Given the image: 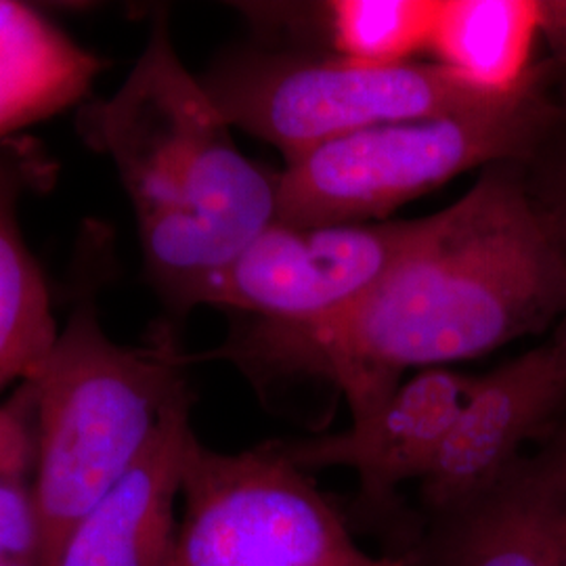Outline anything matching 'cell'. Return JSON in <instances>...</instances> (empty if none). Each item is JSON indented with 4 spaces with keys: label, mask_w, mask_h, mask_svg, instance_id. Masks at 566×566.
<instances>
[{
    "label": "cell",
    "mask_w": 566,
    "mask_h": 566,
    "mask_svg": "<svg viewBox=\"0 0 566 566\" xmlns=\"http://www.w3.org/2000/svg\"><path fill=\"white\" fill-rule=\"evenodd\" d=\"M565 313V259L521 166L491 164L338 315L306 325L243 317L196 361L235 365L269 403L304 385L327 386L357 422L385 407L407 371L483 357Z\"/></svg>",
    "instance_id": "1"
},
{
    "label": "cell",
    "mask_w": 566,
    "mask_h": 566,
    "mask_svg": "<svg viewBox=\"0 0 566 566\" xmlns=\"http://www.w3.org/2000/svg\"><path fill=\"white\" fill-rule=\"evenodd\" d=\"M82 142L107 156L139 227L147 277L189 313L210 275L277 221V172L243 156L172 44L166 11L118 91L81 105Z\"/></svg>",
    "instance_id": "2"
},
{
    "label": "cell",
    "mask_w": 566,
    "mask_h": 566,
    "mask_svg": "<svg viewBox=\"0 0 566 566\" xmlns=\"http://www.w3.org/2000/svg\"><path fill=\"white\" fill-rule=\"evenodd\" d=\"M187 355L170 325L149 343H114L99 322L95 294L82 292L57 344L32 378L36 385L41 566L55 565L82 516L120 481L189 392Z\"/></svg>",
    "instance_id": "3"
},
{
    "label": "cell",
    "mask_w": 566,
    "mask_h": 566,
    "mask_svg": "<svg viewBox=\"0 0 566 566\" xmlns=\"http://www.w3.org/2000/svg\"><path fill=\"white\" fill-rule=\"evenodd\" d=\"M556 109V76L510 102L322 143L277 172V221L369 223L479 166L521 163Z\"/></svg>",
    "instance_id": "4"
},
{
    "label": "cell",
    "mask_w": 566,
    "mask_h": 566,
    "mask_svg": "<svg viewBox=\"0 0 566 566\" xmlns=\"http://www.w3.org/2000/svg\"><path fill=\"white\" fill-rule=\"evenodd\" d=\"M200 81L231 128L277 147L285 163L374 126L458 114L531 93L491 97L434 61L369 67L266 44L231 49Z\"/></svg>",
    "instance_id": "5"
},
{
    "label": "cell",
    "mask_w": 566,
    "mask_h": 566,
    "mask_svg": "<svg viewBox=\"0 0 566 566\" xmlns=\"http://www.w3.org/2000/svg\"><path fill=\"white\" fill-rule=\"evenodd\" d=\"M172 566H413L371 554L350 521L277 441L221 453L193 434L182 460Z\"/></svg>",
    "instance_id": "6"
},
{
    "label": "cell",
    "mask_w": 566,
    "mask_h": 566,
    "mask_svg": "<svg viewBox=\"0 0 566 566\" xmlns=\"http://www.w3.org/2000/svg\"><path fill=\"white\" fill-rule=\"evenodd\" d=\"M426 219L392 223L273 221L191 298L269 324H317L359 301L424 231Z\"/></svg>",
    "instance_id": "7"
},
{
    "label": "cell",
    "mask_w": 566,
    "mask_h": 566,
    "mask_svg": "<svg viewBox=\"0 0 566 566\" xmlns=\"http://www.w3.org/2000/svg\"><path fill=\"white\" fill-rule=\"evenodd\" d=\"M474 380L447 367L424 369L405 380L385 407L340 432L277 439V446L304 472L353 470L359 481L353 521L382 533L388 554L403 556L416 544L422 518L405 512L399 489L428 476Z\"/></svg>",
    "instance_id": "8"
},
{
    "label": "cell",
    "mask_w": 566,
    "mask_h": 566,
    "mask_svg": "<svg viewBox=\"0 0 566 566\" xmlns=\"http://www.w3.org/2000/svg\"><path fill=\"white\" fill-rule=\"evenodd\" d=\"M565 413V365L552 343L476 378L420 483V516L443 514L485 493L525 458V446L547 441Z\"/></svg>",
    "instance_id": "9"
},
{
    "label": "cell",
    "mask_w": 566,
    "mask_h": 566,
    "mask_svg": "<svg viewBox=\"0 0 566 566\" xmlns=\"http://www.w3.org/2000/svg\"><path fill=\"white\" fill-rule=\"evenodd\" d=\"M407 554L413 566H566L563 495L546 446L474 500L422 518Z\"/></svg>",
    "instance_id": "10"
},
{
    "label": "cell",
    "mask_w": 566,
    "mask_h": 566,
    "mask_svg": "<svg viewBox=\"0 0 566 566\" xmlns=\"http://www.w3.org/2000/svg\"><path fill=\"white\" fill-rule=\"evenodd\" d=\"M193 392H185L102 500L70 531L53 566H172L181 497L182 460L196 434Z\"/></svg>",
    "instance_id": "11"
},
{
    "label": "cell",
    "mask_w": 566,
    "mask_h": 566,
    "mask_svg": "<svg viewBox=\"0 0 566 566\" xmlns=\"http://www.w3.org/2000/svg\"><path fill=\"white\" fill-rule=\"evenodd\" d=\"M53 177L39 143H0V403L41 371L60 338L49 285L20 221L23 196L46 189Z\"/></svg>",
    "instance_id": "12"
},
{
    "label": "cell",
    "mask_w": 566,
    "mask_h": 566,
    "mask_svg": "<svg viewBox=\"0 0 566 566\" xmlns=\"http://www.w3.org/2000/svg\"><path fill=\"white\" fill-rule=\"evenodd\" d=\"M107 65L41 9L0 0V143L81 105Z\"/></svg>",
    "instance_id": "13"
},
{
    "label": "cell",
    "mask_w": 566,
    "mask_h": 566,
    "mask_svg": "<svg viewBox=\"0 0 566 566\" xmlns=\"http://www.w3.org/2000/svg\"><path fill=\"white\" fill-rule=\"evenodd\" d=\"M539 44L542 0H441L428 51L462 81L507 99L554 76Z\"/></svg>",
    "instance_id": "14"
},
{
    "label": "cell",
    "mask_w": 566,
    "mask_h": 566,
    "mask_svg": "<svg viewBox=\"0 0 566 566\" xmlns=\"http://www.w3.org/2000/svg\"><path fill=\"white\" fill-rule=\"evenodd\" d=\"M441 0H332L304 4L303 25L324 30L334 57L369 67L428 51Z\"/></svg>",
    "instance_id": "15"
},
{
    "label": "cell",
    "mask_w": 566,
    "mask_h": 566,
    "mask_svg": "<svg viewBox=\"0 0 566 566\" xmlns=\"http://www.w3.org/2000/svg\"><path fill=\"white\" fill-rule=\"evenodd\" d=\"M36 468V385L25 380L0 403V556L30 566H41Z\"/></svg>",
    "instance_id": "16"
},
{
    "label": "cell",
    "mask_w": 566,
    "mask_h": 566,
    "mask_svg": "<svg viewBox=\"0 0 566 566\" xmlns=\"http://www.w3.org/2000/svg\"><path fill=\"white\" fill-rule=\"evenodd\" d=\"M526 191L544 217L566 263V88L556 86V109L521 163ZM552 344L566 371V313Z\"/></svg>",
    "instance_id": "17"
},
{
    "label": "cell",
    "mask_w": 566,
    "mask_h": 566,
    "mask_svg": "<svg viewBox=\"0 0 566 566\" xmlns=\"http://www.w3.org/2000/svg\"><path fill=\"white\" fill-rule=\"evenodd\" d=\"M542 36L556 86L566 88V0H542Z\"/></svg>",
    "instance_id": "18"
},
{
    "label": "cell",
    "mask_w": 566,
    "mask_h": 566,
    "mask_svg": "<svg viewBox=\"0 0 566 566\" xmlns=\"http://www.w3.org/2000/svg\"><path fill=\"white\" fill-rule=\"evenodd\" d=\"M542 446H546L552 462L556 468V476H558V485H560V495H563V510H565V526H566V413L565 418L560 420L558 428L552 432V437L544 441Z\"/></svg>",
    "instance_id": "19"
},
{
    "label": "cell",
    "mask_w": 566,
    "mask_h": 566,
    "mask_svg": "<svg viewBox=\"0 0 566 566\" xmlns=\"http://www.w3.org/2000/svg\"><path fill=\"white\" fill-rule=\"evenodd\" d=\"M0 566H30V565H23V563H18V560H11V558H4V556H0Z\"/></svg>",
    "instance_id": "20"
}]
</instances>
